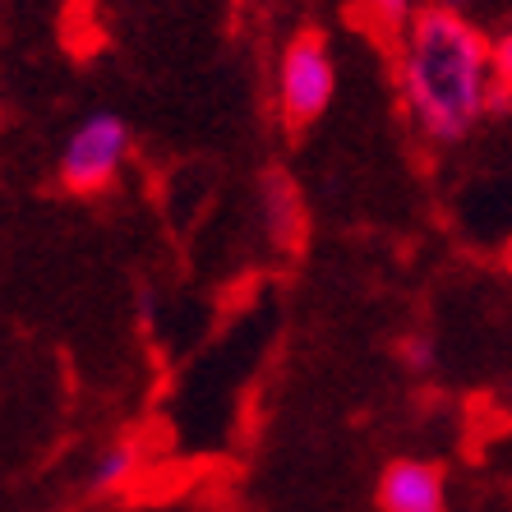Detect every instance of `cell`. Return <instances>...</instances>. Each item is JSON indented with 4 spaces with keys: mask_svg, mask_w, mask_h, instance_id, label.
I'll use <instances>...</instances> for the list:
<instances>
[{
    "mask_svg": "<svg viewBox=\"0 0 512 512\" xmlns=\"http://www.w3.org/2000/svg\"><path fill=\"white\" fill-rule=\"evenodd\" d=\"M402 93L429 143H462L494 102V47L462 10L425 5L402 37Z\"/></svg>",
    "mask_w": 512,
    "mask_h": 512,
    "instance_id": "cell-1",
    "label": "cell"
},
{
    "mask_svg": "<svg viewBox=\"0 0 512 512\" xmlns=\"http://www.w3.org/2000/svg\"><path fill=\"white\" fill-rule=\"evenodd\" d=\"M434 5H448V10H462L466 0H434Z\"/></svg>",
    "mask_w": 512,
    "mask_h": 512,
    "instance_id": "cell-11",
    "label": "cell"
},
{
    "mask_svg": "<svg viewBox=\"0 0 512 512\" xmlns=\"http://www.w3.org/2000/svg\"><path fill=\"white\" fill-rule=\"evenodd\" d=\"M125 157H130V125L116 111H93L60 148V185L70 194H102L116 185Z\"/></svg>",
    "mask_w": 512,
    "mask_h": 512,
    "instance_id": "cell-3",
    "label": "cell"
},
{
    "mask_svg": "<svg viewBox=\"0 0 512 512\" xmlns=\"http://www.w3.org/2000/svg\"><path fill=\"white\" fill-rule=\"evenodd\" d=\"M379 512H448V480L434 462H388L379 476Z\"/></svg>",
    "mask_w": 512,
    "mask_h": 512,
    "instance_id": "cell-4",
    "label": "cell"
},
{
    "mask_svg": "<svg viewBox=\"0 0 512 512\" xmlns=\"http://www.w3.org/2000/svg\"><path fill=\"white\" fill-rule=\"evenodd\" d=\"M139 466H143L139 439L111 443L107 453L93 462V471H88V489H93V494H116V489H125L134 476H139Z\"/></svg>",
    "mask_w": 512,
    "mask_h": 512,
    "instance_id": "cell-7",
    "label": "cell"
},
{
    "mask_svg": "<svg viewBox=\"0 0 512 512\" xmlns=\"http://www.w3.org/2000/svg\"><path fill=\"white\" fill-rule=\"evenodd\" d=\"M503 268H508V277H512V240H508V250H503Z\"/></svg>",
    "mask_w": 512,
    "mask_h": 512,
    "instance_id": "cell-10",
    "label": "cell"
},
{
    "mask_svg": "<svg viewBox=\"0 0 512 512\" xmlns=\"http://www.w3.org/2000/svg\"><path fill=\"white\" fill-rule=\"evenodd\" d=\"M337 93V65L333 51L319 33H300L286 42L277 60V111L286 130H305L328 111Z\"/></svg>",
    "mask_w": 512,
    "mask_h": 512,
    "instance_id": "cell-2",
    "label": "cell"
},
{
    "mask_svg": "<svg viewBox=\"0 0 512 512\" xmlns=\"http://www.w3.org/2000/svg\"><path fill=\"white\" fill-rule=\"evenodd\" d=\"M397 356H402V365H406L411 374H429L434 365H439V346H434V337L416 333V337H402Z\"/></svg>",
    "mask_w": 512,
    "mask_h": 512,
    "instance_id": "cell-9",
    "label": "cell"
},
{
    "mask_svg": "<svg viewBox=\"0 0 512 512\" xmlns=\"http://www.w3.org/2000/svg\"><path fill=\"white\" fill-rule=\"evenodd\" d=\"M259 208H263V222H268V236L282 254H296L305 245V199H300L296 180L286 171H263V185H259Z\"/></svg>",
    "mask_w": 512,
    "mask_h": 512,
    "instance_id": "cell-5",
    "label": "cell"
},
{
    "mask_svg": "<svg viewBox=\"0 0 512 512\" xmlns=\"http://www.w3.org/2000/svg\"><path fill=\"white\" fill-rule=\"evenodd\" d=\"M512 102V33L494 42V102L489 111H499Z\"/></svg>",
    "mask_w": 512,
    "mask_h": 512,
    "instance_id": "cell-8",
    "label": "cell"
},
{
    "mask_svg": "<svg viewBox=\"0 0 512 512\" xmlns=\"http://www.w3.org/2000/svg\"><path fill=\"white\" fill-rule=\"evenodd\" d=\"M416 0H356L351 5V19H356L374 42H402L416 24Z\"/></svg>",
    "mask_w": 512,
    "mask_h": 512,
    "instance_id": "cell-6",
    "label": "cell"
}]
</instances>
